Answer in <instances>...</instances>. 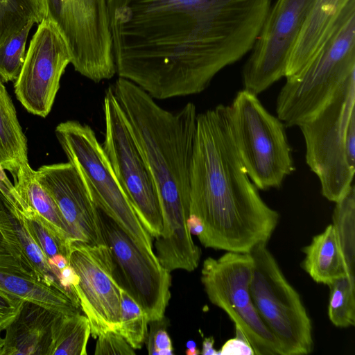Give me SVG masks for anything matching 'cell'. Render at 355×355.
<instances>
[{"label":"cell","instance_id":"6da1fadb","mask_svg":"<svg viewBox=\"0 0 355 355\" xmlns=\"http://www.w3.org/2000/svg\"><path fill=\"white\" fill-rule=\"evenodd\" d=\"M271 0H107L116 73L154 99L199 94L252 49Z\"/></svg>","mask_w":355,"mask_h":355},{"label":"cell","instance_id":"7a4b0ae2","mask_svg":"<svg viewBox=\"0 0 355 355\" xmlns=\"http://www.w3.org/2000/svg\"><path fill=\"white\" fill-rule=\"evenodd\" d=\"M190 214L199 217L198 236L207 248L249 253L268 243L279 213L261 198L237 150L228 105L198 114L190 170Z\"/></svg>","mask_w":355,"mask_h":355},{"label":"cell","instance_id":"3957f363","mask_svg":"<svg viewBox=\"0 0 355 355\" xmlns=\"http://www.w3.org/2000/svg\"><path fill=\"white\" fill-rule=\"evenodd\" d=\"M110 87L158 195L163 229L155 238L156 255L167 263L191 262L200 252L187 227L196 107L189 102L176 112L168 111L135 83L121 77Z\"/></svg>","mask_w":355,"mask_h":355},{"label":"cell","instance_id":"277c9868","mask_svg":"<svg viewBox=\"0 0 355 355\" xmlns=\"http://www.w3.org/2000/svg\"><path fill=\"white\" fill-rule=\"evenodd\" d=\"M355 72V0L343 8L330 35L303 71L286 80L276 101L277 117L298 126L319 112Z\"/></svg>","mask_w":355,"mask_h":355},{"label":"cell","instance_id":"5b68a950","mask_svg":"<svg viewBox=\"0 0 355 355\" xmlns=\"http://www.w3.org/2000/svg\"><path fill=\"white\" fill-rule=\"evenodd\" d=\"M55 132L68 162L80 173L100 211L113 220L139 249L155 255L152 236L121 187L93 129L87 124L68 120L59 123Z\"/></svg>","mask_w":355,"mask_h":355},{"label":"cell","instance_id":"8992f818","mask_svg":"<svg viewBox=\"0 0 355 355\" xmlns=\"http://www.w3.org/2000/svg\"><path fill=\"white\" fill-rule=\"evenodd\" d=\"M228 108L234 140L250 179L258 189L280 187L295 171L286 125L245 89L236 93Z\"/></svg>","mask_w":355,"mask_h":355},{"label":"cell","instance_id":"52a82bcc","mask_svg":"<svg viewBox=\"0 0 355 355\" xmlns=\"http://www.w3.org/2000/svg\"><path fill=\"white\" fill-rule=\"evenodd\" d=\"M354 112L355 72L319 112L298 125L305 142L306 162L319 179L322 195L334 202L352 185L355 169L347 160L345 136Z\"/></svg>","mask_w":355,"mask_h":355},{"label":"cell","instance_id":"ba28073f","mask_svg":"<svg viewBox=\"0 0 355 355\" xmlns=\"http://www.w3.org/2000/svg\"><path fill=\"white\" fill-rule=\"evenodd\" d=\"M249 253L254 261L252 299L279 343L282 355L310 354L312 324L299 293L286 279L267 243L257 245Z\"/></svg>","mask_w":355,"mask_h":355},{"label":"cell","instance_id":"9c48e42d","mask_svg":"<svg viewBox=\"0 0 355 355\" xmlns=\"http://www.w3.org/2000/svg\"><path fill=\"white\" fill-rule=\"evenodd\" d=\"M44 19L64 39L76 71L99 83L116 73L107 0H42Z\"/></svg>","mask_w":355,"mask_h":355},{"label":"cell","instance_id":"30bf717a","mask_svg":"<svg viewBox=\"0 0 355 355\" xmlns=\"http://www.w3.org/2000/svg\"><path fill=\"white\" fill-rule=\"evenodd\" d=\"M254 261L250 253L227 252L202 263L201 283L214 305L222 309L246 337L255 355H282L275 337L254 305L250 284Z\"/></svg>","mask_w":355,"mask_h":355},{"label":"cell","instance_id":"8fae6325","mask_svg":"<svg viewBox=\"0 0 355 355\" xmlns=\"http://www.w3.org/2000/svg\"><path fill=\"white\" fill-rule=\"evenodd\" d=\"M103 108L105 153L140 221L155 239L163 229L157 190L111 87L105 92Z\"/></svg>","mask_w":355,"mask_h":355},{"label":"cell","instance_id":"7c38bea8","mask_svg":"<svg viewBox=\"0 0 355 355\" xmlns=\"http://www.w3.org/2000/svg\"><path fill=\"white\" fill-rule=\"evenodd\" d=\"M67 259L78 276L73 289L91 335L97 338L107 331H117L123 287L109 246L73 241Z\"/></svg>","mask_w":355,"mask_h":355},{"label":"cell","instance_id":"4fadbf2b","mask_svg":"<svg viewBox=\"0 0 355 355\" xmlns=\"http://www.w3.org/2000/svg\"><path fill=\"white\" fill-rule=\"evenodd\" d=\"M315 0H277L262 25L243 73L244 88L258 95L284 77L288 58Z\"/></svg>","mask_w":355,"mask_h":355},{"label":"cell","instance_id":"5bb4252c","mask_svg":"<svg viewBox=\"0 0 355 355\" xmlns=\"http://www.w3.org/2000/svg\"><path fill=\"white\" fill-rule=\"evenodd\" d=\"M69 64L71 57L64 39L50 21L43 19L14 85L17 100L28 112L41 117L49 114Z\"/></svg>","mask_w":355,"mask_h":355},{"label":"cell","instance_id":"9a60e30c","mask_svg":"<svg viewBox=\"0 0 355 355\" xmlns=\"http://www.w3.org/2000/svg\"><path fill=\"white\" fill-rule=\"evenodd\" d=\"M102 219L105 241L123 287L146 313L149 322L163 319L171 298L170 272L156 255L139 249L110 218Z\"/></svg>","mask_w":355,"mask_h":355},{"label":"cell","instance_id":"2e32d148","mask_svg":"<svg viewBox=\"0 0 355 355\" xmlns=\"http://www.w3.org/2000/svg\"><path fill=\"white\" fill-rule=\"evenodd\" d=\"M35 176L58 205L73 241L107 244L100 209L74 165L69 162L44 165Z\"/></svg>","mask_w":355,"mask_h":355},{"label":"cell","instance_id":"e0dca14e","mask_svg":"<svg viewBox=\"0 0 355 355\" xmlns=\"http://www.w3.org/2000/svg\"><path fill=\"white\" fill-rule=\"evenodd\" d=\"M0 291L56 311H80V306L65 293L41 283L1 234Z\"/></svg>","mask_w":355,"mask_h":355},{"label":"cell","instance_id":"ac0fdd59","mask_svg":"<svg viewBox=\"0 0 355 355\" xmlns=\"http://www.w3.org/2000/svg\"><path fill=\"white\" fill-rule=\"evenodd\" d=\"M58 312L24 300L16 316L4 329L0 355H50L51 328Z\"/></svg>","mask_w":355,"mask_h":355},{"label":"cell","instance_id":"d6986e66","mask_svg":"<svg viewBox=\"0 0 355 355\" xmlns=\"http://www.w3.org/2000/svg\"><path fill=\"white\" fill-rule=\"evenodd\" d=\"M350 0H315L289 54L286 80L297 77L332 31Z\"/></svg>","mask_w":355,"mask_h":355},{"label":"cell","instance_id":"ffe728a7","mask_svg":"<svg viewBox=\"0 0 355 355\" xmlns=\"http://www.w3.org/2000/svg\"><path fill=\"white\" fill-rule=\"evenodd\" d=\"M0 234L41 283L65 293L43 252L26 229L21 211L13 209L1 193Z\"/></svg>","mask_w":355,"mask_h":355},{"label":"cell","instance_id":"44dd1931","mask_svg":"<svg viewBox=\"0 0 355 355\" xmlns=\"http://www.w3.org/2000/svg\"><path fill=\"white\" fill-rule=\"evenodd\" d=\"M302 252L304 259L302 267L316 283L329 286L339 278L349 277L332 224L313 236Z\"/></svg>","mask_w":355,"mask_h":355},{"label":"cell","instance_id":"7402d4cb","mask_svg":"<svg viewBox=\"0 0 355 355\" xmlns=\"http://www.w3.org/2000/svg\"><path fill=\"white\" fill-rule=\"evenodd\" d=\"M12 176L15 188L23 200L69 248L73 241L69 227L51 196L37 180L35 171L28 163L21 165Z\"/></svg>","mask_w":355,"mask_h":355},{"label":"cell","instance_id":"603a6c76","mask_svg":"<svg viewBox=\"0 0 355 355\" xmlns=\"http://www.w3.org/2000/svg\"><path fill=\"white\" fill-rule=\"evenodd\" d=\"M28 163L27 140L12 101L0 79V164L12 175L21 165Z\"/></svg>","mask_w":355,"mask_h":355},{"label":"cell","instance_id":"cb8c5ba5","mask_svg":"<svg viewBox=\"0 0 355 355\" xmlns=\"http://www.w3.org/2000/svg\"><path fill=\"white\" fill-rule=\"evenodd\" d=\"M90 335V324L85 315L58 312L51 328L50 355H86Z\"/></svg>","mask_w":355,"mask_h":355},{"label":"cell","instance_id":"d4e9b609","mask_svg":"<svg viewBox=\"0 0 355 355\" xmlns=\"http://www.w3.org/2000/svg\"><path fill=\"white\" fill-rule=\"evenodd\" d=\"M336 203L332 225L338 241L349 278L355 282V188L348 191Z\"/></svg>","mask_w":355,"mask_h":355},{"label":"cell","instance_id":"484cf974","mask_svg":"<svg viewBox=\"0 0 355 355\" xmlns=\"http://www.w3.org/2000/svg\"><path fill=\"white\" fill-rule=\"evenodd\" d=\"M43 19L42 0H0V46L29 22Z\"/></svg>","mask_w":355,"mask_h":355},{"label":"cell","instance_id":"4316f807","mask_svg":"<svg viewBox=\"0 0 355 355\" xmlns=\"http://www.w3.org/2000/svg\"><path fill=\"white\" fill-rule=\"evenodd\" d=\"M329 300L328 315L331 323L340 328L355 324V282L347 276L339 278L328 286Z\"/></svg>","mask_w":355,"mask_h":355},{"label":"cell","instance_id":"83f0119b","mask_svg":"<svg viewBox=\"0 0 355 355\" xmlns=\"http://www.w3.org/2000/svg\"><path fill=\"white\" fill-rule=\"evenodd\" d=\"M148 318L144 310L123 288L120 324L117 330L135 349H141L148 334Z\"/></svg>","mask_w":355,"mask_h":355},{"label":"cell","instance_id":"f1b7e54d","mask_svg":"<svg viewBox=\"0 0 355 355\" xmlns=\"http://www.w3.org/2000/svg\"><path fill=\"white\" fill-rule=\"evenodd\" d=\"M33 24L29 22L0 46V79L2 82L14 81L18 78L25 59L27 38Z\"/></svg>","mask_w":355,"mask_h":355},{"label":"cell","instance_id":"f546056e","mask_svg":"<svg viewBox=\"0 0 355 355\" xmlns=\"http://www.w3.org/2000/svg\"><path fill=\"white\" fill-rule=\"evenodd\" d=\"M21 214L22 220L28 232L43 252L47 261L58 254L67 258L69 248L53 232L44 220L29 207Z\"/></svg>","mask_w":355,"mask_h":355},{"label":"cell","instance_id":"4dcf8cb0","mask_svg":"<svg viewBox=\"0 0 355 355\" xmlns=\"http://www.w3.org/2000/svg\"><path fill=\"white\" fill-rule=\"evenodd\" d=\"M95 355H135V349L117 331L110 330L98 336Z\"/></svg>","mask_w":355,"mask_h":355},{"label":"cell","instance_id":"1f68e13d","mask_svg":"<svg viewBox=\"0 0 355 355\" xmlns=\"http://www.w3.org/2000/svg\"><path fill=\"white\" fill-rule=\"evenodd\" d=\"M164 319L150 322V331L147 334V347L150 355H171L173 346L171 338L166 331Z\"/></svg>","mask_w":355,"mask_h":355},{"label":"cell","instance_id":"d6a6232c","mask_svg":"<svg viewBox=\"0 0 355 355\" xmlns=\"http://www.w3.org/2000/svg\"><path fill=\"white\" fill-rule=\"evenodd\" d=\"M24 300L0 291V329L4 330L19 311Z\"/></svg>","mask_w":355,"mask_h":355},{"label":"cell","instance_id":"836d02e7","mask_svg":"<svg viewBox=\"0 0 355 355\" xmlns=\"http://www.w3.org/2000/svg\"><path fill=\"white\" fill-rule=\"evenodd\" d=\"M236 336L227 340L218 351V355H255L245 335L237 327Z\"/></svg>","mask_w":355,"mask_h":355},{"label":"cell","instance_id":"e575fe53","mask_svg":"<svg viewBox=\"0 0 355 355\" xmlns=\"http://www.w3.org/2000/svg\"><path fill=\"white\" fill-rule=\"evenodd\" d=\"M0 193L13 209L23 212L28 208V206L17 193L14 184L11 183L1 164Z\"/></svg>","mask_w":355,"mask_h":355},{"label":"cell","instance_id":"d590c367","mask_svg":"<svg viewBox=\"0 0 355 355\" xmlns=\"http://www.w3.org/2000/svg\"><path fill=\"white\" fill-rule=\"evenodd\" d=\"M345 153L349 165L355 169V112L352 114L347 128Z\"/></svg>","mask_w":355,"mask_h":355},{"label":"cell","instance_id":"8d00e7d4","mask_svg":"<svg viewBox=\"0 0 355 355\" xmlns=\"http://www.w3.org/2000/svg\"><path fill=\"white\" fill-rule=\"evenodd\" d=\"M187 227L191 235L198 236V237L200 236L204 231V225L201 219L192 214H190L187 220Z\"/></svg>","mask_w":355,"mask_h":355},{"label":"cell","instance_id":"74e56055","mask_svg":"<svg viewBox=\"0 0 355 355\" xmlns=\"http://www.w3.org/2000/svg\"><path fill=\"white\" fill-rule=\"evenodd\" d=\"M214 338L212 336L205 338L200 354L202 355H218V351L214 347Z\"/></svg>","mask_w":355,"mask_h":355},{"label":"cell","instance_id":"f35d334b","mask_svg":"<svg viewBox=\"0 0 355 355\" xmlns=\"http://www.w3.org/2000/svg\"><path fill=\"white\" fill-rule=\"evenodd\" d=\"M185 353L187 355H198L200 354V351L198 349L197 347H193L191 348H187Z\"/></svg>","mask_w":355,"mask_h":355},{"label":"cell","instance_id":"ab89813d","mask_svg":"<svg viewBox=\"0 0 355 355\" xmlns=\"http://www.w3.org/2000/svg\"><path fill=\"white\" fill-rule=\"evenodd\" d=\"M187 348H191L193 347H196V344L193 340H189L186 344Z\"/></svg>","mask_w":355,"mask_h":355},{"label":"cell","instance_id":"60d3db41","mask_svg":"<svg viewBox=\"0 0 355 355\" xmlns=\"http://www.w3.org/2000/svg\"><path fill=\"white\" fill-rule=\"evenodd\" d=\"M1 331H2L0 329V345H1Z\"/></svg>","mask_w":355,"mask_h":355}]
</instances>
